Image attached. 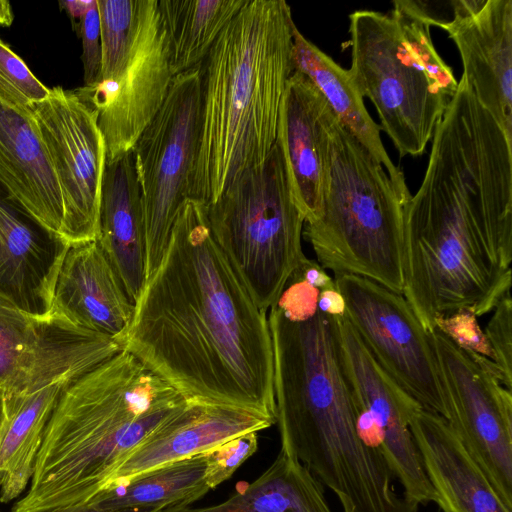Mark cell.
Returning a JSON list of instances; mask_svg holds the SVG:
<instances>
[{"mask_svg": "<svg viewBox=\"0 0 512 512\" xmlns=\"http://www.w3.org/2000/svg\"><path fill=\"white\" fill-rule=\"evenodd\" d=\"M409 429L443 512H512L443 417L421 407Z\"/></svg>", "mask_w": 512, "mask_h": 512, "instance_id": "cell-21", "label": "cell"}, {"mask_svg": "<svg viewBox=\"0 0 512 512\" xmlns=\"http://www.w3.org/2000/svg\"><path fill=\"white\" fill-rule=\"evenodd\" d=\"M122 349L118 339L81 329L54 312L27 313L0 294V389L7 394L75 381Z\"/></svg>", "mask_w": 512, "mask_h": 512, "instance_id": "cell-14", "label": "cell"}, {"mask_svg": "<svg viewBox=\"0 0 512 512\" xmlns=\"http://www.w3.org/2000/svg\"><path fill=\"white\" fill-rule=\"evenodd\" d=\"M392 15L397 20L404 40L413 57L443 93L452 99L458 82L449 67L437 53L430 34V25L414 14L404 0L393 1Z\"/></svg>", "mask_w": 512, "mask_h": 512, "instance_id": "cell-29", "label": "cell"}, {"mask_svg": "<svg viewBox=\"0 0 512 512\" xmlns=\"http://www.w3.org/2000/svg\"><path fill=\"white\" fill-rule=\"evenodd\" d=\"M96 240L136 303L146 280V241L133 151L105 162Z\"/></svg>", "mask_w": 512, "mask_h": 512, "instance_id": "cell-23", "label": "cell"}, {"mask_svg": "<svg viewBox=\"0 0 512 512\" xmlns=\"http://www.w3.org/2000/svg\"><path fill=\"white\" fill-rule=\"evenodd\" d=\"M434 327L466 353L487 358L493 363L488 340L471 310L460 308L440 315L435 318Z\"/></svg>", "mask_w": 512, "mask_h": 512, "instance_id": "cell-33", "label": "cell"}, {"mask_svg": "<svg viewBox=\"0 0 512 512\" xmlns=\"http://www.w3.org/2000/svg\"><path fill=\"white\" fill-rule=\"evenodd\" d=\"M274 397L280 450L330 489L342 512H418L396 491L381 449L360 436L357 397L336 344L288 354L274 373Z\"/></svg>", "mask_w": 512, "mask_h": 512, "instance_id": "cell-5", "label": "cell"}, {"mask_svg": "<svg viewBox=\"0 0 512 512\" xmlns=\"http://www.w3.org/2000/svg\"><path fill=\"white\" fill-rule=\"evenodd\" d=\"M430 341L448 410L446 420L512 509V393L439 330Z\"/></svg>", "mask_w": 512, "mask_h": 512, "instance_id": "cell-12", "label": "cell"}, {"mask_svg": "<svg viewBox=\"0 0 512 512\" xmlns=\"http://www.w3.org/2000/svg\"><path fill=\"white\" fill-rule=\"evenodd\" d=\"M14 15L9 1L0 0V26L8 27L12 24Z\"/></svg>", "mask_w": 512, "mask_h": 512, "instance_id": "cell-39", "label": "cell"}, {"mask_svg": "<svg viewBox=\"0 0 512 512\" xmlns=\"http://www.w3.org/2000/svg\"><path fill=\"white\" fill-rule=\"evenodd\" d=\"M258 448V433L233 437L205 452V482L209 489L228 480Z\"/></svg>", "mask_w": 512, "mask_h": 512, "instance_id": "cell-32", "label": "cell"}, {"mask_svg": "<svg viewBox=\"0 0 512 512\" xmlns=\"http://www.w3.org/2000/svg\"><path fill=\"white\" fill-rule=\"evenodd\" d=\"M51 512H162V510L156 508H130L110 510L101 508L91 500H88L84 503L61 507Z\"/></svg>", "mask_w": 512, "mask_h": 512, "instance_id": "cell-37", "label": "cell"}, {"mask_svg": "<svg viewBox=\"0 0 512 512\" xmlns=\"http://www.w3.org/2000/svg\"><path fill=\"white\" fill-rule=\"evenodd\" d=\"M96 0H72V1H59L60 6L74 19H79L80 22L94 5Z\"/></svg>", "mask_w": 512, "mask_h": 512, "instance_id": "cell-38", "label": "cell"}, {"mask_svg": "<svg viewBox=\"0 0 512 512\" xmlns=\"http://www.w3.org/2000/svg\"><path fill=\"white\" fill-rule=\"evenodd\" d=\"M30 112L63 198L61 236L68 243L95 240L106 151L98 113L79 90L53 87Z\"/></svg>", "mask_w": 512, "mask_h": 512, "instance_id": "cell-13", "label": "cell"}, {"mask_svg": "<svg viewBox=\"0 0 512 512\" xmlns=\"http://www.w3.org/2000/svg\"><path fill=\"white\" fill-rule=\"evenodd\" d=\"M3 414H4V391L0 389V427L3 420Z\"/></svg>", "mask_w": 512, "mask_h": 512, "instance_id": "cell-40", "label": "cell"}, {"mask_svg": "<svg viewBox=\"0 0 512 512\" xmlns=\"http://www.w3.org/2000/svg\"><path fill=\"white\" fill-rule=\"evenodd\" d=\"M134 311L135 303L98 241L69 243L57 274L51 312L124 345Z\"/></svg>", "mask_w": 512, "mask_h": 512, "instance_id": "cell-19", "label": "cell"}, {"mask_svg": "<svg viewBox=\"0 0 512 512\" xmlns=\"http://www.w3.org/2000/svg\"><path fill=\"white\" fill-rule=\"evenodd\" d=\"M69 243L40 223L0 179V294L21 310L49 315Z\"/></svg>", "mask_w": 512, "mask_h": 512, "instance_id": "cell-18", "label": "cell"}, {"mask_svg": "<svg viewBox=\"0 0 512 512\" xmlns=\"http://www.w3.org/2000/svg\"><path fill=\"white\" fill-rule=\"evenodd\" d=\"M199 117L200 66L173 77L161 108L133 149L145 229L146 279L158 266L176 216L189 198Z\"/></svg>", "mask_w": 512, "mask_h": 512, "instance_id": "cell-10", "label": "cell"}, {"mask_svg": "<svg viewBox=\"0 0 512 512\" xmlns=\"http://www.w3.org/2000/svg\"><path fill=\"white\" fill-rule=\"evenodd\" d=\"M317 307L319 311L329 316H345L346 304L337 288L320 290Z\"/></svg>", "mask_w": 512, "mask_h": 512, "instance_id": "cell-36", "label": "cell"}, {"mask_svg": "<svg viewBox=\"0 0 512 512\" xmlns=\"http://www.w3.org/2000/svg\"><path fill=\"white\" fill-rule=\"evenodd\" d=\"M349 34L354 85L376 108L399 157L421 156L451 99L413 57L391 12L351 13Z\"/></svg>", "mask_w": 512, "mask_h": 512, "instance_id": "cell-9", "label": "cell"}, {"mask_svg": "<svg viewBox=\"0 0 512 512\" xmlns=\"http://www.w3.org/2000/svg\"><path fill=\"white\" fill-rule=\"evenodd\" d=\"M187 403L122 349L62 392L29 488L11 512H51L90 500L106 490L125 459Z\"/></svg>", "mask_w": 512, "mask_h": 512, "instance_id": "cell-4", "label": "cell"}, {"mask_svg": "<svg viewBox=\"0 0 512 512\" xmlns=\"http://www.w3.org/2000/svg\"><path fill=\"white\" fill-rule=\"evenodd\" d=\"M49 91L25 62L0 40V101L30 112L33 105L48 97Z\"/></svg>", "mask_w": 512, "mask_h": 512, "instance_id": "cell-30", "label": "cell"}, {"mask_svg": "<svg viewBox=\"0 0 512 512\" xmlns=\"http://www.w3.org/2000/svg\"><path fill=\"white\" fill-rule=\"evenodd\" d=\"M336 322L352 388L375 422L381 451L403 495L418 506L438 504L409 429L410 417L421 406L377 365L345 316Z\"/></svg>", "mask_w": 512, "mask_h": 512, "instance_id": "cell-15", "label": "cell"}, {"mask_svg": "<svg viewBox=\"0 0 512 512\" xmlns=\"http://www.w3.org/2000/svg\"><path fill=\"white\" fill-rule=\"evenodd\" d=\"M484 333L493 353L498 381L511 391L512 383V300L506 292L494 308Z\"/></svg>", "mask_w": 512, "mask_h": 512, "instance_id": "cell-31", "label": "cell"}, {"mask_svg": "<svg viewBox=\"0 0 512 512\" xmlns=\"http://www.w3.org/2000/svg\"><path fill=\"white\" fill-rule=\"evenodd\" d=\"M337 116L301 72L294 70L282 99L277 143L282 151L289 186L305 223L322 210Z\"/></svg>", "mask_w": 512, "mask_h": 512, "instance_id": "cell-17", "label": "cell"}, {"mask_svg": "<svg viewBox=\"0 0 512 512\" xmlns=\"http://www.w3.org/2000/svg\"><path fill=\"white\" fill-rule=\"evenodd\" d=\"M296 25L284 0H246L200 66V117L189 198L210 204L276 144L294 71Z\"/></svg>", "mask_w": 512, "mask_h": 512, "instance_id": "cell-3", "label": "cell"}, {"mask_svg": "<svg viewBox=\"0 0 512 512\" xmlns=\"http://www.w3.org/2000/svg\"><path fill=\"white\" fill-rule=\"evenodd\" d=\"M205 454L174 461L110 486L90 500L110 510L190 506L210 489L205 482Z\"/></svg>", "mask_w": 512, "mask_h": 512, "instance_id": "cell-27", "label": "cell"}, {"mask_svg": "<svg viewBox=\"0 0 512 512\" xmlns=\"http://www.w3.org/2000/svg\"><path fill=\"white\" fill-rule=\"evenodd\" d=\"M275 424L260 412L230 405L188 400L118 467L107 489L165 464L189 458L242 434Z\"/></svg>", "mask_w": 512, "mask_h": 512, "instance_id": "cell-20", "label": "cell"}, {"mask_svg": "<svg viewBox=\"0 0 512 512\" xmlns=\"http://www.w3.org/2000/svg\"><path fill=\"white\" fill-rule=\"evenodd\" d=\"M124 349L187 400L254 410L276 423L267 312L187 198L135 303Z\"/></svg>", "mask_w": 512, "mask_h": 512, "instance_id": "cell-2", "label": "cell"}, {"mask_svg": "<svg viewBox=\"0 0 512 512\" xmlns=\"http://www.w3.org/2000/svg\"><path fill=\"white\" fill-rule=\"evenodd\" d=\"M60 381L30 394L4 392L0 427V502L19 498L32 479L51 414L65 388Z\"/></svg>", "mask_w": 512, "mask_h": 512, "instance_id": "cell-25", "label": "cell"}, {"mask_svg": "<svg viewBox=\"0 0 512 512\" xmlns=\"http://www.w3.org/2000/svg\"><path fill=\"white\" fill-rule=\"evenodd\" d=\"M461 79L512 142V0H452Z\"/></svg>", "mask_w": 512, "mask_h": 512, "instance_id": "cell-16", "label": "cell"}, {"mask_svg": "<svg viewBox=\"0 0 512 512\" xmlns=\"http://www.w3.org/2000/svg\"><path fill=\"white\" fill-rule=\"evenodd\" d=\"M0 179L30 214L61 236L63 198L37 124L31 112L1 101Z\"/></svg>", "mask_w": 512, "mask_h": 512, "instance_id": "cell-22", "label": "cell"}, {"mask_svg": "<svg viewBox=\"0 0 512 512\" xmlns=\"http://www.w3.org/2000/svg\"><path fill=\"white\" fill-rule=\"evenodd\" d=\"M406 204L383 165L338 119L322 210L302 234L320 266L402 294Z\"/></svg>", "mask_w": 512, "mask_h": 512, "instance_id": "cell-6", "label": "cell"}, {"mask_svg": "<svg viewBox=\"0 0 512 512\" xmlns=\"http://www.w3.org/2000/svg\"><path fill=\"white\" fill-rule=\"evenodd\" d=\"M162 512H333L324 486L297 459L279 451L252 483L227 500L206 507H177Z\"/></svg>", "mask_w": 512, "mask_h": 512, "instance_id": "cell-26", "label": "cell"}, {"mask_svg": "<svg viewBox=\"0 0 512 512\" xmlns=\"http://www.w3.org/2000/svg\"><path fill=\"white\" fill-rule=\"evenodd\" d=\"M84 87L94 86L100 76L102 61L101 26L97 0L80 22Z\"/></svg>", "mask_w": 512, "mask_h": 512, "instance_id": "cell-34", "label": "cell"}, {"mask_svg": "<svg viewBox=\"0 0 512 512\" xmlns=\"http://www.w3.org/2000/svg\"><path fill=\"white\" fill-rule=\"evenodd\" d=\"M295 271L305 281L319 290L336 288L334 279L326 273L317 261L306 257Z\"/></svg>", "mask_w": 512, "mask_h": 512, "instance_id": "cell-35", "label": "cell"}, {"mask_svg": "<svg viewBox=\"0 0 512 512\" xmlns=\"http://www.w3.org/2000/svg\"><path fill=\"white\" fill-rule=\"evenodd\" d=\"M345 318L377 365L425 410L448 419L428 333L402 294L361 276H334Z\"/></svg>", "mask_w": 512, "mask_h": 512, "instance_id": "cell-11", "label": "cell"}, {"mask_svg": "<svg viewBox=\"0 0 512 512\" xmlns=\"http://www.w3.org/2000/svg\"><path fill=\"white\" fill-rule=\"evenodd\" d=\"M102 61L97 83L79 90L98 113L106 162L133 151L172 79L158 0H97Z\"/></svg>", "mask_w": 512, "mask_h": 512, "instance_id": "cell-7", "label": "cell"}, {"mask_svg": "<svg viewBox=\"0 0 512 512\" xmlns=\"http://www.w3.org/2000/svg\"><path fill=\"white\" fill-rule=\"evenodd\" d=\"M246 0H158L174 76L201 66Z\"/></svg>", "mask_w": 512, "mask_h": 512, "instance_id": "cell-28", "label": "cell"}, {"mask_svg": "<svg viewBox=\"0 0 512 512\" xmlns=\"http://www.w3.org/2000/svg\"><path fill=\"white\" fill-rule=\"evenodd\" d=\"M206 215L214 239L257 305L268 313L306 258L305 221L277 140L264 162L242 173L217 200L206 204Z\"/></svg>", "mask_w": 512, "mask_h": 512, "instance_id": "cell-8", "label": "cell"}, {"mask_svg": "<svg viewBox=\"0 0 512 512\" xmlns=\"http://www.w3.org/2000/svg\"><path fill=\"white\" fill-rule=\"evenodd\" d=\"M294 70L308 77L322 93L339 121L383 165L392 182L408 203L412 194L402 169L388 156L377 124L365 107L363 97L354 85L348 69H344L296 27L293 34Z\"/></svg>", "mask_w": 512, "mask_h": 512, "instance_id": "cell-24", "label": "cell"}, {"mask_svg": "<svg viewBox=\"0 0 512 512\" xmlns=\"http://www.w3.org/2000/svg\"><path fill=\"white\" fill-rule=\"evenodd\" d=\"M431 141L405 206L402 292L428 333L460 308L493 311L512 261V142L462 79Z\"/></svg>", "mask_w": 512, "mask_h": 512, "instance_id": "cell-1", "label": "cell"}]
</instances>
